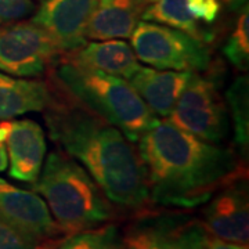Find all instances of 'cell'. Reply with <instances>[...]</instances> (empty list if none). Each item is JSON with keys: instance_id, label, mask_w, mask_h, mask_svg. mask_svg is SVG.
Segmentation results:
<instances>
[{"instance_id": "cell-25", "label": "cell", "mask_w": 249, "mask_h": 249, "mask_svg": "<svg viewBox=\"0 0 249 249\" xmlns=\"http://www.w3.org/2000/svg\"><path fill=\"white\" fill-rule=\"evenodd\" d=\"M208 249H248V245L234 244V242H229V241L214 238V240H211Z\"/></svg>"}, {"instance_id": "cell-20", "label": "cell", "mask_w": 249, "mask_h": 249, "mask_svg": "<svg viewBox=\"0 0 249 249\" xmlns=\"http://www.w3.org/2000/svg\"><path fill=\"white\" fill-rule=\"evenodd\" d=\"M223 54L226 58L241 71L248 68L249 62V16L248 7L245 6L244 11L235 22L232 34L223 47Z\"/></svg>"}, {"instance_id": "cell-9", "label": "cell", "mask_w": 249, "mask_h": 249, "mask_svg": "<svg viewBox=\"0 0 249 249\" xmlns=\"http://www.w3.org/2000/svg\"><path fill=\"white\" fill-rule=\"evenodd\" d=\"M0 219L42 249L57 248L68 237L54 220L42 196L3 178H0Z\"/></svg>"}, {"instance_id": "cell-23", "label": "cell", "mask_w": 249, "mask_h": 249, "mask_svg": "<svg viewBox=\"0 0 249 249\" xmlns=\"http://www.w3.org/2000/svg\"><path fill=\"white\" fill-rule=\"evenodd\" d=\"M187 7L196 21L212 24L220 13L219 0H187Z\"/></svg>"}, {"instance_id": "cell-1", "label": "cell", "mask_w": 249, "mask_h": 249, "mask_svg": "<svg viewBox=\"0 0 249 249\" xmlns=\"http://www.w3.org/2000/svg\"><path fill=\"white\" fill-rule=\"evenodd\" d=\"M43 111L52 140L88 170L111 204L133 211L150 204L144 165L118 127L70 96L52 94Z\"/></svg>"}, {"instance_id": "cell-18", "label": "cell", "mask_w": 249, "mask_h": 249, "mask_svg": "<svg viewBox=\"0 0 249 249\" xmlns=\"http://www.w3.org/2000/svg\"><path fill=\"white\" fill-rule=\"evenodd\" d=\"M226 100L230 107V115L234 127V140L240 148H248L249 142V100L248 78L240 76L226 93Z\"/></svg>"}, {"instance_id": "cell-12", "label": "cell", "mask_w": 249, "mask_h": 249, "mask_svg": "<svg viewBox=\"0 0 249 249\" xmlns=\"http://www.w3.org/2000/svg\"><path fill=\"white\" fill-rule=\"evenodd\" d=\"M10 178L34 184L43 168L46 136L42 126L31 119L13 121L6 139Z\"/></svg>"}, {"instance_id": "cell-5", "label": "cell", "mask_w": 249, "mask_h": 249, "mask_svg": "<svg viewBox=\"0 0 249 249\" xmlns=\"http://www.w3.org/2000/svg\"><path fill=\"white\" fill-rule=\"evenodd\" d=\"M130 37L137 60L155 70L198 72L211 64L204 40L175 28L142 19Z\"/></svg>"}, {"instance_id": "cell-19", "label": "cell", "mask_w": 249, "mask_h": 249, "mask_svg": "<svg viewBox=\"0 0 249 249\" xmlns=\"http://www.w3.org/2000/svg\"><path fill=\"white\" fill-rule=\"evenodd\" d=\"M124 241L115 224L98 226L72 234L55 249H124Z\"/></svg>"}, {"instance_id": "cell-14", "label": "cell", "mask_w": 249, "mask_h": 249, "mask_svg": "<svg viewBox=\"0 0 249 249\" xmlns=\"http://www.w3.org/2000/svg\"><path fill=\"white\" fill-rule=\"evenodd\" d=\"M65 61L129 80L142 68L132 46L121 39L94 40L68 52Z\"/></svg>"}, {"instance_id": "cell-16", "label": "cell", "mask_w": 249, "mask_h": 249, "mask_svg": "<svg viewBox=\"0 0 249 249\" xmlns=\"http://www.w3.org/2000/svg\"><path fill=\"white\" fill-rule=\"evenodd\" d=\"M52 94L45 82L17 78L0 71V121L43 111Z\"/></svg>"}, {"instance_id": "cell-27", "label": "cell", "mask_w": 249, "mask_h": 249, "mask_svg": "<svg viewBox=\"0 0 249 249\" xmlns=\"http://www.w3.org/2000/svg\"><path fill=\"white\" fill-rule=\"evenodd\" d=\"M124 249H133V248H130V247H129V245H126V244H124Z\"/></svg>"}, {"instance_id": "cell-6", "label": "cell", "mask_w": 249, "mask_h": 249, "mask_svg": "<svg viewBox=\"0 0 249 249\" xmlns=\"http://www.w3.org/2000/svg\"><path fill=\"white\" fill-rule=\"evenodd\" d=\"M170 122L208 142H222L230 130L227 108L213 79L194 72L170 112Z\"/></svg>"}, {"instance_id": "cell-4", "label": "cell", "mask_w": 249, "mask_h": 249, "mask_svg": "<svg viewBox=\"0 0 249 249\" xmlns=\"http://www.w3.org/2000/svg\"><path fill=\"white\" fill-rule=\"evenodd\" d=\"M58 86L96 115L114 124L129 142H137L158 119L129 80L64 61L54 70Z\"/></svg>"}, {"instance_id": "cell-17", "label": "cell", "mask_w": 249, "mask_h": 249, "mask_svg": "<svg viewBox=\"0 0 249 249\" xmlns=\"http://www.w3.org/2000/svg\"><path fill=\"white\" fill-rule=\"evenodd\" d=\"M142 19L175 28L201 40L205 37L198 21L188 11L187 0H155L142 13Z\"/></svg>"}, {"instance_id": "cell-11", "label": "cell", "mask_w": 249, "mask_h": 249, "mask_svg": "<svg viewBox=\"0 0 249 249\" xmlns=\"http://www.w3.org/2000/svg\"><path fill=\"white\" fill-rule=\"evenodd\" d=\"M205 229L214 238L248 245L249 204L247 180L232 178L217 190L204 209Z\"/></svg>"}, {"instance_id": "cell-15", "label": "cell", "mask_w": 249, "mask_h": 249, "mask_svg": "<svg viewBox=\"0 0 249 249\" xmlns=\"http://www.w3.org/2000/svg\"><path fill=\"white\" fill-rule=\"evenodd\" d=\"M147 7L140 0H98L88 25V37L91 40L130 37Z\"/></svg>"}, {"instance_id": "cell-24", "label": "cell", "mask_w": 249, "mask_h": 249, "mask_svg": "<svg viewBox=\"0 0 249 249\" xmlns=\"http://www.w3.org/2000/svg\"><path fill=\"white\" fill-rule=\"evenodd\" d=\"M10 124L7 121L0 122V173L7 169V163H9V158H7V150H6V139L10 130Z\"/></svg>"}, {"instance_id": "cell-8", "label": "cell", "mask_w": 249, "mask_h": 249, "mask_svg": "<svg viewBox=\"0 0 249 249\" xmlns=\"http://www.w3.org/2000/svg\"><path fill=\"white\" fill-rule=\"evenodd\" d=\"M124 244L133 249H208L204 223L184 213H147L132 223Z\"/></svg>"}, {"instance_id": "cell-21", "label": "cell", "mask_w": 249, "mask_h": 249, "mask_svg": "<svg viewBox=\"0 0 249 249\" xmlns=\"http://www.w3.org/2000/svg\"><path fill=\"white\" fill-rule=\"evenodd\" d=\"M35 11L32 0H0V25L21 21Z\"/></svg>"}, {"instance_id": "cell-2", "label": "cell", "mask_w": 249, "mask_h": 249, "mask_svg": "<svg viewBox=\"0 0 249 249\" xmlns=\"http://www.w3.org/2000/svg\"><path fill=\"white\" fill-rule=\"evenodd\" d=\"M137 144L150 202L160 206L196 208L238 178L240 165L231 150L201 140L169 119L158 118Z\"/></svg>"}, {"instance_id": "cell-28", "label": "cell", "mask_w": 249, "mask_h": 249, "mask_svg": "<svg viewBox=\"0 0 249 249\" xmlns=\"http://www.w3.org/2000/svg\"><path fill=\"white\" fill-rule=\"evenodd\" d=\"M232 1H235V0H232Z\"/></svg>"}, {"instance_id": "cell-10", "label": "cell", "mask_w": 249, "mask_h": 249, "mask_svg": "<svg viewBox=\"0 0 249 249\" xmlns=\"http://www.w3.org/2000/svg\"><path fill=\"white\" fill-rule=\"evenodd\" d=\"M98 0H43L31 17L53 39L60 52H72L86 43L90 17Z\"/></svg>"}, {"instance_id": "cell-7", "label": "cell", "mask_w": 249, "mask_h": 249, "mask_svg": "<svg viewBox=\"0 0 249 249\" xmlns=\"http://www.w3.org/2000/svg\"><path fill=\"white\" fill-rule=\"evenodd\" d=\"M60 53L53 39L31 21L0 25V71L17 78H37Z\"/></svg>"}, {"instance_id": "cell-13", "label": "cell", "mask_w": 249, "mask_h": 249, "mask_svg": "<svg viewBox=\"0 0 249 249\" xmlns=\"http://www.w3.org/2000/svg\"><path fill=\"white\" fill-rule=\"evenodd\" d=\"M193 73L194 72L142 67L129 79V83L154 115L160 119H166L186 89Z\"/></svg>"}, {"instance_id": "cell-26", "label": "cell", "mask_w": 249, "mask_h": 249, "mask_svg": "<svg viewBox=\"0 0 249 249\" xmlns=\"http://www.w3.org/2000/svg\"><path fill=\"white\" fill-rule=\"evenodd\" d=\"M140 1H142V3H145L147 6H150V4H151V3H154L155 0H140Z\"/></svg>"}, {"instance_id": "cell-22", "label": "cell", "mask_w": 249, "mask_h": 249, "mask_svg": "<svg viewBox=\"0 0 249 249\" xmlns=\"http://www.w3.org/2000/svg\"><path fill=\"white\" fill-rule=\"evenodd\" d=\"M0 249H42L34 241L0 219Z\"/></svg>"}, {"instance_id": "cell-3", "label": "cell", "mask_w": 249, "mask_h": 249, "mask_svg": "<svg viewBox=\"0 0 249 249\" xmlns=\"http://www.w3.org/2000/svg\"><path fill=\"white\" fill-rule=\"evenodd\" d=\"M34 184L68 237L103 226L114 217V208L97 183L65 152L49 154Z\"/></svg>"}]
</instances>
